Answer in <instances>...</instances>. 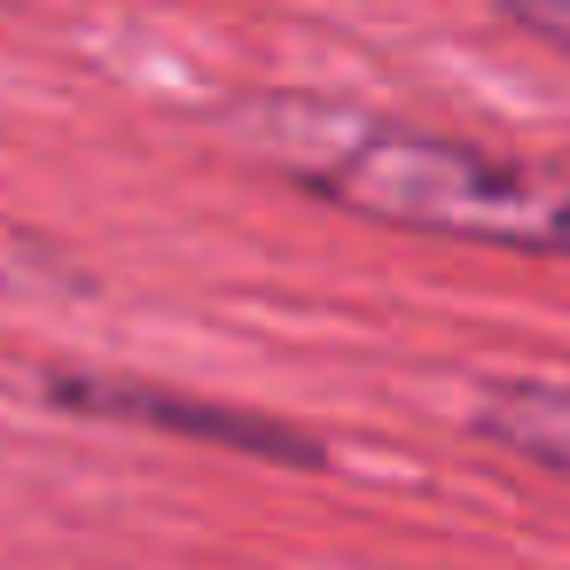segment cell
Returning <instances> with one entry per match:
<instances>
[{"mask_svg":"<svg viewBox=\"0 0 570 570\" xmlns=\"http://www.w3.org/2000/svg\"><path fill=\"white\" fill-rule=\"evenodd\" d=\"M243 149L352 219L570 266V165L554 157H508L344 102H258Z\"/></svg>","mask_w":570,"mask_h":570,"instance_id":"cell-1","label":"cell"},{"mask_svg":"<svg viewBox=\"0 0 570 570\" xmlns=\"http://www.w3.org/2000/svg\"><path fill=\"white\" fill-rule=\"evenodd\" d=\"M500 17H508L515 32H531L539 48H554L562 63H570V0H500Z\"/></svg>","mask_w":570,"mask_h":570,"instance_id":"cell-4","label":"cell"},{"mask_svg":"<svg viewBox=\"0 0 570 570\" xmlns=\"http://www.w3.org/2000/svg\"><path fill=\"white\" fill-rule=\"evenodd\" d=\"M48 399L71 406V414H102V422H141V430H180V438H212V445H235L250 461H297L313 469L321 445L274 414H243V406H212V399H180L165 383H134V375H87V367H56L48 375Z\"/></svg>","mask_w":570,"mask_h":570,"instance_id":"cell-2","label":"cell"},{"mask_svg":"<svg viewBox=\"0 0 570 570\" xmlns=\"http://www.w3.org/2000/svg\"><path fill=\"white\" fill-rule=\"evenodd\" d=\"M469 430L547 476H570V383L562 375H476L461 399Z\"/></svg>","mask_w":570,"mask_h":570,"instance_id":"cell-3","label":"cell"}]
</instances>
